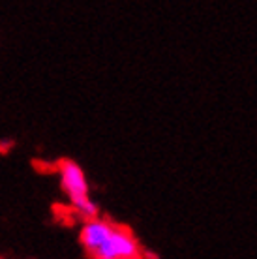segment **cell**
<instances>
[{
	"mask_svg": "<svg viewBox=\"0 0 257 259\" xmlns=\"http://www.w3.org/2000/svg\"><path fill=\"white\" fill-rule=\"evenodd\" d=\"M60 182L62 188L71 199L73 207L77 208L84 218H96L98 207L96 203L89 197V182L84 177L83 169L79 167L75 162H62L60 163Z\"/></svg>",
	"mask_w": 257,
	"mask_h": 259,
	"instance_id": "1",
	"label": "cell"
},
{
	"mask_svg": "<svg viewBox=\"0 0 257 259\" xmlns=\"http://www.w3.org/2000/svg\"><path fill=\"white\" fill-rule=\"evenodd\" d=\"M92 259H141V250L126 227H113L102 246L92 252Z\"/></svg>",
	"mask_w": 257,
	"mask_h": 259,
	"instance_id": "2",
	"label": "cell"
},
{
	"mask_svg": "<svg viewBox=\"0 0 257 259\" xmlns=\"http://www.w3.org/2000/svg\"><path fill=\"white\" fill-rule=\"evenodd\" d=\"M113 224H109L107 220H98V218H90L84 227L81 229V242L83 246L89 250L90 253L94 252L96 248H100L105 242V239L113 231Z\"/></svg>",
	"mask_w": 257,
	"mask_h": 259,
	"instance_id": "3",
	"label": "cell"
}]
</instances>
